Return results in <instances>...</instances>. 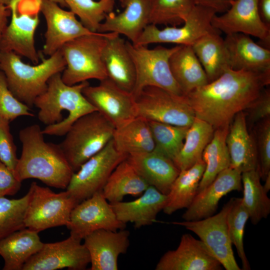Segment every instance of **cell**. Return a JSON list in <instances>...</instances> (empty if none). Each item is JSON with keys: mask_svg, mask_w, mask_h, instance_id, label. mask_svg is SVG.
<instances>
[{"mask_svg": "<svg viewBox=\"0 0 270 270\" xmlns=\"http://www.w3.org/2000/svg\"><path fill=\"white\" fill-rule=\"evenodd\" d=\"M270 83V72L230 68L215 80L184 96L195 116L214 130L229 126Z\"/></svg>", "mask_w": 270, "mask_h": 270, "instance_id": "obj_1", "label": "cell"}, {"mask_svg": "<svg viewBox=\"0 0 270 270\" xmlns=\"http://www.w3.org/2000/svg\"><path fill=\"white\" fill-rule=\"evenodd\" d=\"M39 125L21 130L22 150L14 174L20 182L36 178L56 188L66 189L74 172L59 144L46 142Z\"/></svg>", "mask_w": 270, "mask_h": 270, "instance_id": "obj_2", "label": "cell"}, {"mask_svg": "<svg viewBox=\"0 0 270 270\" xmlns=\"http://www.w3.org/2000/svg\"><path fill=\"white\" fill-rule=\"evenodd\" d=\"M88 84L85 81L68 85L62 81L60 72L48 80L46 90L34 103L39 108L38 120L46 125L42 130L44 134L64 136L77 120L97 111L82 94L83 89Z\"/></svg>", "mask_w": 270, "mask_h": 270, "instance_id": "obj_3", "label": "cell"}, {"mask_svg": "<svg viewBox=\"0 0 270 270\" xmlns=\"http://www.w3.org/2000/svg\"><path fill=\"white\" fill-rule=\"evenodd\" d=\"M66 63L60 50L35 65L24 63L21 56L12 52L0 51V70L4 74L8 88L20 101L32 107L36 98L48 87V80L62 73Z\"/></svg>", "mask_w": 270, "mask_h": 270, "instance_id": "obj_4", "label": "cell"}, {"mask_svg": "<svg viewBox=\"0 0 270 270\" xmlns=\"http://www.w3.org/2000/svg\"><path fill=\"white\" fill-rule=\"evenodd\" d=\"M114 126L98 111L77 120L59 144L74 172L112 138Z\"/></svg>", "mask_w": 270, "mask_h": 270, "instance_id": "obj_5", "label": "cell"}, {"mask_svg": "<svg viewBox=\"0 0 270 270\" xmlns=\"http://www.w3.org/2000/svg\"><path fill=\"white\" fill-rule=\"evenodd\" d=\"M112 32H95L66 43L60 49L66 63L62 81L72 86L88 80L107 78L102 54L106 38Z\"/></svg>", "mask_w": 270, "mask_h": 270, "instance_id": "obj_6", "label": "cell"}, {"mask_svg": "<svg viewBox=\"0 0 270 270\" xmlns=\"http://www.w3.org/2000/svg\"><path fill=\"white\" fill-rule=\"evenodd\" d=\"M126 46L136 70V83L132 92L134 98L147 86L184 95L172 76L169 64L170 56L179 46L170 48L158 46L149 48L148 46L134 44L129 40L126 41Z\"/></svg>", "mask_w": 270, "mask_h": 270, "instance_id": "obj_7", "label": "cell"}, {"mask_svg": "<svg viewBox=\"0 0 270 270\" xmlns=\"http://www.w3.org/2000/svg\"><path fill=\"white\" fill-rule=\"evenodd\" d=\"M24 214L26 228L39 232L60 226H66L70 213L79 203L67 190L55 193L32 182Z\"/></svg>", "mask_w": 270, "mask_h": 270, "instance_id": "obj_8", "label": "cell"}, {"mask_svg": "<svg viewBox=\"0 0 270 270\" xmlns=\"http://www.w3.org/2000/svg\"><path fill=\"white\" fill-rule=\"evenodd\" d=\"M136 117L148 121L189 127L194 113L184 95L155 86H147L134 97Z\"/></svg>", "mask_w": 270, "mask_h": 270, "instance_id": "obj_9", "label": "cell"}, {"mask_svg": "<svg viewBox=\"0 0 270 270\" xmlns=\"http://www.w3.org/2000/svg\"><path fill=\"white\" fill-rule=\"evenodd\" d=\"M127 156L116 149L112 139L74 172L66 190L79 202L102 191L112 171Z\"/></svg>", "mask_w": 270, "mask_h": 270, "instance_id": "obj_10", "label": "cell"}, {"mask_svg": "<svg viewBox=\"0 0 270 270\" xmlns=\"http://www.w3.org/2000/svg\"><path fill=\"white\" fill-rule=\"evenodd\" d=\"M216 14L212 9L196 5L182 26H166L160 29L156 25L148 24L134 44L148 46L152 44L168 43L192 46L203 36L218 31L212 24V18Z\"/></svg>", "mask_w": 270, "mask_h": 270, "instance_id": "obj_11", "label": "cell"}, {"mask_svg": "<svg viewBox=\"0 0 270 270\" xmlns=\"http://www.w3.org/2000/svg\"><path fill=\"white\" fill-rule=\"evenodd\" d=\"M231 198L216 214L197 220L174 222L196 234L226 270H240L234 256L230 238L227 216L233 204Z\"/></svg>", "mask_w": 270, "mask_h": 270, "instance_id": "obj_12", "label": "cell"}, {"mask_svg": "<svg viewBox=\"0 0 270 270\" xmlns=\"http://www.w3.org/2000/svg\"><path fill=\"white\" fill-rule=\"evenodd\" d=\"M66 226L70 235L82 240L99 230L124 229L126 224L118 219L110 203L100 191L75 206Z\"/></svg>", "mask_w": 270, "mask_h": 270, "instance_id": "obj_13", "label": "cell"}, {"mask_svg": "<svg viewBox=\"0 0 270 270\" xmlns=\"http://www.w3.org/2000/svg\"><path fill=\"white\" fill-rule=\"evenodd\" d=\"M81 241L70 235L60 242L44 243L41 249L26 262L22 270H85L90 259L87 248Z\"/></svg>", "mask_w": 270, "mask_h": 270, "instance_id": "obj_14", "label": "cell"}, {"mask_svg": "<svg viewBox=\"0 0 270 270\" xmlns=\"http://www.w3.org/2000/svg\"><path fill=\"white\" fill-rule=\"evenodd\" d=\"M96 86H86L82 94L96 110L118 128L136 117L132 94L123 90L108 78Z\"/></svg>", "mask_w": 270, "mask_h": 270, "instance_id": "obj_15", "label": "cell"}, {"mask_svg": "<svg viewBox=\"0 0 270 270\" xmlns=\"http://www.w3.org/2000/svg\"><path fill=\"white\" fill-rule=\"evenodd\" d=\"M20 1L12 0L8 6L11 18L0 36V51L14 52L36 64L41 56L36 48L34 40L40 23L38 14H20L18 10Z\"/></svg>", "mask_w": 270, "mask_h": 270, "instance_id": "obj_16", "label": "cell"}, {"mask_svg": "<svg viewBox=\"0 0 270 270\" xmlns=\"http://www.w3.org/2000/svg\"><path fill=\"white\" fill-rule=\"evenodd\" d=\"M212 24L226 34L242 33L257 38L270 49V28L260 18L258 0H234L226 11L214 16Z\"/></svg>", "mask_w": 270, "mask_h": 270, "instance_id": "obj_17", "label": "cell"}, {"mask_svg": "<svg viewBox=\"0 0 270 270\" xmlns=\"http://www.w3.org/2000/svg\"><path fill=\"white\" fill-rule=\"evenodd\" d=\"M39 9L46 24L42 53L50 56L66 42L80 36L92 34L70 10H66L50 0H40Z\"/></svg>", "mask_w": 270, "mask_h": 270, "instance_id": "obj_18", "label": "cell"}, {"mask_svg": "<svg viewBox=\"0 0 270 270\" xmlns=\"http://www.w3.org/2000/svg\"><path fill=\"white\" fill-rule=\"evenodd\" d=\"M222 266L204 244L190 234H184L178 246L160 258L156 270H220Z\"/></svg>", "mask_w": 270, "mask_h": 270, "instance_id": "obj_19", "label": "cell"}, {"mask_svg": "<svg viewBox=\"0 0 270 270\" xmlns=\"http://www.w3.org/2000/svg\"><path fill=\"white\" fill-rule=\"evenodd\" d=\"M242 172L229 167L220 172L214 180L198 193L182 218L184 220H202L214 214L218 202L228 193L242 191Z\"/></svg>", "mask_w": 270, "mask_h": 270, "instance_id": "obj_20", "label": "cell"}, {"mask_svg": "<svg viewBox=\"0 0 270 270\" xmlns=\"http://www.w3.org/2000/svg\"><path fill=\"white\" fill-rule=\"evenodd\" d=\"M130 232L99 230L84 239L90 259V270H117L121 254L127 252L130 246Z\"/></svg>", "mask_w": 270, "mask_h": 270, "instance_id": "obj_21", "label": "cell"}, {"mask_svg": "<svg viewBox=\"0 0 270 270\" xmlns=\"http://www.w3.org/2000/svg\"><path fill=\"white\" fill-rule=\"evenodd\" d=\"M124 10L118 14H108L98 32H114L126 36L134 44L150 24V0H124Z\"/></svg>", "mask_w": 270, "mask_h": 270, "instance_id": "obj_22", "label": "cell"}, {"mask_svg": "<svg viewBox=\"0 0 270 270\" xmlns=\"http://www.w3.org/2000/svg\"><path fill=\"white\" fill-rule=\"evenodd\" d=\"M226 144L230 157V167L242 173L258 170L256 142L248 131L244 111L238 113L230 124Z\"/></svg>", "mask_w": 270, "mask_h": 270, "instance_id": "obj_23", "label": "cell"}, {"mask_svg": "<svg viewBox=\"0 0 270 270\" xmlns=\"http://www.w3.org/2000/svg\"><path fill=\"white\" fill-rule=\"evenodd\" d=\"M102 58L107 78L120 88L132 94L136 83V70L125 40L112 32L106 38Z\"/></svg>", "mask_w": 270, "mask_h": 270, "instance_id": "obj_24", "label": "cell"}, {"mask_svg": "<svg viewBox=\"0 0 270 270\" xmlns=\"http://www.w3.org/2000/svg\"><path fill=\"white\" fill-rule=\"evenodd\" d=\"M167 200L164 194L149 186L136 199L130 202L110 203L118 219L124 224L130 222L136 228L152 224L163 210Z\"/></svg>", "mask_w": 270, "mask_h": 270, "instance_id": "obj_25", "label": "cell"}, {"mask_svg": "<svg viewBox=\"0 0 270 270\" xmlns=\"http://www.w3.org/2000/svg\"><path fill=\"white\" fill-rule=\"evenodd\" d=\"M230 68L257 72H270V50L255 42L250 36L234 33L224 38Z\"/></svg>", "mask_w": 270, "mask_h": 270, "instance_id": "obj_26", "label": "cell"}, {"mask_svg": "<svg viewBox=\"0 0 270 270\" xmlns=\"http://www.w3.org/2000/svg\"><path fill=\"white\" fill-rule=\"evenodd\" d=\"M126 158L149 186L166 195L180 172L172 160L154 150Z\"/></svg>", "mask_w": 270, "mask_h": 270, "instance_id": "obj_27", "label": "cell"}, {"mask_svg": "<svg viewBox=\"0 0 270 270\" xmlns=\"http://www.w3.org/2000/svg\"><path fill=\"white\" fill-rule=\"evenodd\" d=\"M169 64L172 76L184 96L208 82L191 46H179L170 56Z\"/></svg>", "mask_w": 270, "mask_h": 270, "instance_id": "obj_28", "label": "cell"}, {"mask_svg": "<svg viewBox=\"0 0 270 270\" xmlns=\"http://www.w3.org/2000/svg\"><path fill=\"white\" fill-rule=\"evenodd\" d=\"M38 232L24 228L0 240L3 270H22L26 262L42 248Z\"/></svg>", "mask_w": 270, "mask_h": 270, "instance_id": "obj_29", "label": "cell"}, {"mask_svg": "<svg viewBox=\"0 0 270 270\" xmlns=\"http://www.w3.org/2000/svg\"><path fill=\"white\" fill-rule=\"evenodd\" d=\"M220 31L208 33L192 47L206 74L208 82L230 68L229 54Z\"/></svg>", "mask_w": 270, "mask_h": 270, "instance_id": "obj_30", "label": "cell"}, {"mask_svg": "<svg viewBox=\"0 0 270 270\" xmlns=\"http://www.w3.org/2000/svg\"><path fill=\"white\" fill-rule=\"evenodd\" d=\"M148 186L126 158L112 171L102 192L113 203L122 201L126 195L140 196Z\"/></svg>", "mask_w": 270, "mask_h": 270, "instance_id": "obj_31", "label": "cell"}, {"mask_svg": "<svg viewBox=\"0 0 270 270\" xmlns=\"http://www.w3.org/2000/svg\"><path fill=\"white\" fill-rule=\"evenodd\" d=\"M206 168L200 158L190 168L180 172L167 194L163 212L172 214L176 210L187 208L195 198Z\"/></svg>", "mask_w": 270, "mask_h": 270, "instance_id": "obj_32", "label": "cell"}, {"mask_svg": "<svg viewBox=\"0 0 270 270\" xmlns=\"http://www.w3.org/2000/svg\"><path fill=\"white\" fill-rule=\"evenodd\" d=\"M112 140L116 149L127 156L150 152L154 148L148 121L140 117L115 128Z\"/></svg>", "mask_w": 270, "mask_h": 270, "instance_id": "obj_33", "label": "cell"}, {"mask_svg": "<svg viewBox=\"0 0 270 270\" xmlns=\"http://www.w3.org/2000/svg\"><path fill=\"white\" fill-rule=\"evenodd\" d=\"M214 131L210 124L195 117L188 128L183 146L173 161L180 171L190 168L202 158L203 151L212 140Z\"/></svg>", "mask_w": 270, "mask_h": 270, "instance_id": "obj_34", "label": "cell"}, {"mask_svg": "<svg viewBox=\"0 0 270 270\" xmlns=\"http://www.w3.org/2000/svg\"><path fill=\"white\" fill-rule=\"evenodd\" d=\"M229 126L214 130L212 140L203 151L202 158L206 168L196 194L209 185L220 172L230 166V157L226 144Z\"/></svg>", "mask_w": 270, "mask_h": 270, "instance_id": "obj_35", "label": "cell"}, {"mask_svg": "<svg viewBox=\"0 0 270 270\" xmlns=\"http://www.w3.org/2000/svg\"><path fill=\"white\" fill-rule=\"evenodd\" d=\"M258 170L242 173L243 196L242 202L248 210L249 218L253 224H256L270 213V199L260 182Z\"/></svg>", "mask_w": 270, "mask_h": 270, "instance_id": "obj_36", "label": "cell"}, {"mask_svg": "<svg viewBox=\"0 0 270 270\" xmlns=\"http://www.w3.org/2000/svg\"><path fill=\"white\" fill-rule=\"evenodd\" d=\"M196 5L194 0H150V24L179 26Z\"/></svg>", "mask_w": 270, "mask_h": 270, "instance_id": "obj_37", "label": "cell"}, {"mask_svg": "<svg viewBox=\"0 0 270 270\" xmlns=\"http://www.w3.org/2000/svg\"><path fill=\"white\" fill-rule=\"evenodd\" d=\"M148 123L154 150L174 161L183 146L188 127L154 121H148Z\"/></svg>", "mask_w": 270, "mask_h": 270, "instance_id": "obj_38", "label": "cell"}, {"mask_svg": "<svg viewBox=\"0 0 270 270\" xmlns=\"http://www.w3.org/2000/svg\"><path fill=\"white\" fill-rule=\"evenodd\" d=\"M116 0H64L67 8L90 31L98 32L106 16L113 12Z\"/></svg>", "mask_w": 270, "mask_h": 270, "instance_id": "obj_39", "label": "cell"}, {"mask_svg": "<svg viewBox=\"0 0 270 270\" xmlns=\"http://www.w3.org/2000/svg\"><path fill=\"white\" fill-rule=\"evenodd\" d=\"M29 195L18 199L0 198V240L26 228L24 218Z\"/></svg>", "mask_w": 270, "mask_h": 270, "instance_id": "obj_40", "label": "cell"}, {"mask_svg": "<svg viewBox=\"0 0 270 270\" xmlns=\"http://www.w3.org/2000/svg\"><path fill=\"white\" fill-rule=\"evenodd\" d=\"M248 218V212L242 204V198H234L233 204L228 214L227 224L232 244L236 248L242 260V269L244 270L250 269L244 246V228Z\"/></svg>", "mask_w": 270, "mask_h": 270, "instance_id": "obj_41", "label": "cell"}, {"mask_svg": "<svg viewBox=\"0 0 270 270\" xmlns=\"http://www.w3.org/2000/svg\"><path fill=\"white\" fill-rule=\"evenodd\" d=\"M20 116H34V114L28 106L12 94L0 70V117L10 122Z\"/></svg>", "mask_w": 270, "mask_h": 270, "instance_id": "obj_42", "label": "cell"}, {"mask_svg": "<svg viewBox=\"0 0 270 270\" xmlns=\"http://www.w3.org/2000/svg\"><path fill=\"white\" fill-rule=\"evenodd\" d=\"M255 140L258 160V171L264 180L270 174V116L256 123Z\"/></svg>", "mask_w": 270, "mask_h": 270, "instance_id": "obj_43", "label": "cell"}, {"mask_svg": "<svg viewBox=\"0 0 270 270\" xmlns=\"http://www.w3.org/2000/svg\"><path fill=\"white\" fill-rule=\"evenodd\" d=\"M10 122L0 117V160L14 174L18 164L16 148L10 132Z\"/></svg>", "mask_w": 270, "mask_h": 270, "instance_id": "obj_44", "label": "cell"}, {"mask_svg": "<svg viewBox=\"0 0 270 270\" xmlns=\"http://www.w3.org/2000/svg\"><path fill=\"white\" fill-rule=\"evenodd\" d=\"M245 110L246 122L256 124L270 116V90L266 88ZM244 110V111H245Z\"/></svg>", "mask_w": 270, "mask_h": 270, "instance_id": "obj_45", "label": "cell"}, {"mask_svg": "<svg viewBox=\"0 0 270 270\" xmlns=\"http://www.w3.org/2000/svg\"><path fill=\"white\" fill-rule=\"evenodd\" d=\"M22 182L0 160V198L15 194L20 190Z\"/></svg>", "mask_w": 270, "mask_h": 270, "instance_id": "obj_46", "label": "cell"}, {"mask_svg": "<svg viewBox=\"0 0 270 270\" xmlns=\"http://www.w3.org/2000/svg\"><path fill=\"white\" fill-rule=\"evenodd\" d=\"M196 4L209 8L217 13L226 11L234 0H194Z\"/></svg>", "mask_w": 270, "mask_h": 270, "instance_id": "obj_47", "label": "cell"}, {"mask_svg": "<svg viewBox=\"0 0 270 270\" xmlns=\"http://www.w3.org/2000/svg\"><path fill=\"white\" fill-rule=\"evenodd\" d=\"M258 9L262 20L270 28V0H258Z\"/></svg>", "mask_w": 270, "mask_h": 270, "instance_id": "obj_48", "label": "cell"}, {"mask_svg": "<svg viewBox=\"0 0 270 270\" xmlns=\"http://www.w3.org/2000/svg\"><path fill=\"white\" fill-rule=\"evenodd\" d=\"M10 11L8 6L0 4V36L8 25V19Z\"/></svg>", "mask_w": 270, "mask_h": 270, "instance_id": "obj_49", "label": "cell"}, {"mask_svg": "<svg viewBox=\"0 0 270 270\" xmlns=\"http://www.w3.org/2000/svg\"><path fill=\"white\" fill-rule=\"evenodd\" d=\"M264 181V184L263 186L264 188L266 193H268L270 190V174L266 177Z\"/></svg>", "mask_w": 270, "mask_h": 270, "instance_id": "obj_50", "label": "cell"}, {"mask_svg": "<svg viewBox=\"0 0 270 270\" xmlns=\"http://www.w3.org/2000/svg\"><path fill=\"white\" fill-rule=\"evenodd\" d=\"M58 4L61 7H67L64 0H50Z\"/></svg>", "mask_w": 270, "mask_h": 270, "instance_id": "obj_51", "label": "cell"}, {"mask_svg": "<svg viewBox=\"0 0 270 270\" xmlns=\"http://www.w3.org/2000/svg\"><path fill=\"white\" fill-rule=\"evenodd\" d=\"M12 0H0V4L8 6Z\"/></svg>", "mask_w": 270, "mask_h": 270, "instance_id": "obj_52", "label": "cell"}, {"mask_svg": "<svg viewBox=\"0 0 270 270\" xmlns=\"http://www.w3.org/2000/svg\"><path fill=\"white\" fill-rule=\"evenodd\" d=\"M120 1V2L121 4V5H122L124 2V0H118Z\"/></svg>", "mask_w": 270, "mask_h": 270, "instance_id": "obj_53", "label": "cell"}]
</instances>
